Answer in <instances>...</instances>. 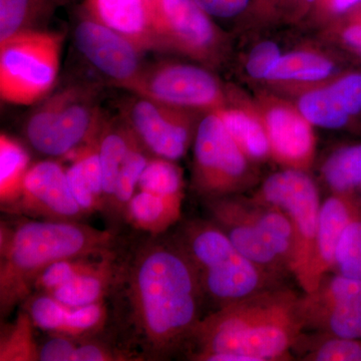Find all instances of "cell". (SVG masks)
<instances>
[{
  "label": "cell",
  "instance_id": "obj_38",
  "mask_svg": "<svg viewBox=\"0 0 361 361\" xmlns=\"http://www.w3.org/2000/svg\"><path fill=\"white\" fill-rule=\"evenodd\" d=\"M139 356L128 350L115 349L101 342H85L78 344L71 361H120L135 360Z\"/></svg>",
  "mask_w": 361,
  "mask_h": 361
},
{
  "label": "cell",
  "instance_id": "obj_42",
  "mask_svg": "<svg viewBox=\"0 0 361 361\" xmlns=\"http://www.w3.org/2000/svg\"><path fill=\"white\" fill-rule=\"evenodd\" d=\"M360 2L361 0H317L316 4L324 13L332 16H343Z\"/></svg>",
  "mask_w": 361,
  "mask_h": 361
},
{
  "label": "cell",
  "instance_id": "obj_32",
  "mask_svg": "<svg viewBox=\"0 0 361 361\" xmlns=\"http://www.w3.org/2000/svg\"><path fill=\"white\" fill-rule=\"evenodd\" d=\"M334 267L339 274L361 279V216L358 212L342 233Z\"/></svg>",
  "mask_w": 361,
  "mask_h": 361
},
{
  "label": "cell",
  "instance_id": "obj_7",
  "mask_svg": "<svg viewBox=\"0 0 361 361\" xmlns=\"http://www.w3.org/2000/svg\"><path fill=\"white\" fill-rule=\"evenodd\" d=\"M254 200L281 209L290 220L294 231L290 272L307 293L322 208L314 182L303 171L287 169L268 177Z\"/></svg>",
  "mask_w": 361,
  "mask_h": 361
},
{
  "label": "cell",
  "instance_id": "obj_22",
  "mask_svg": "<svg viewBox=\"0 0 361 361\" xmlns=\"http://www.w3.org/2000/svg\"><path fill=\"white\" fill-rule=\"evenodd\" d=\"M58 6L56 0H0V42L25 30L47 28Z\"/></svg>",
  "mask_w": 361,
  "mask_h": 361
},
{
  "label": "cell",
  "instance_id": "obj_28",
  "mask_svg": "<svg viewBox=\"0 0 361 361\" xmlns=\"http://www.w3.org/2000/svg\"><path fill=\"white\" fill-rule=\"evenodd\" d=\"M32 318L20 312L13 324L2 331L0 339V360L39 361V346L33 334Z\"/></svg>",
  "mask_w": 361,
  "mask_h": 361
},
{
  "label": "cell",
  "instance_id": "obj_21",
  "mask_svg": "<svg viewBox=\"0 0 361 361\" xmlns=\"http://www.w3.org/2000/svg\"><path fill=\"white\" fill-rule=\"evenodd\" d=\"M183 198L139 190L130 199L125 214L137 229L152 235L161 234L180 219Z\"/></svg>",
  "mask_w": 361,
  "mask_h": 361
},
{
  "label": "cell",
  "instance_id": "obj_14",
  "mask_svg": "<svg viewBox=\"0 0 361 361\" xmlns=\"http://www.w3.org/2000/svg\"><path fill=\"white\" fill-rule=\"evenodd\" d=\"M207 205L213 222L224 231L242 255L275 276L282 271H289L268 244L256 219L253 201L246 202L228 196L210 199Z\"/></svg>",
  "mask_w": 361,
  "mask_h": 361
},
{
  "label": "cell",
  "instance_id": "obj_8",
  "mask_svg": "<svg viewBox=\"0 0 361 361\" xmlns=\"http://www.w3.org/2000/svg\"><path fill=\"white\" fill-rule=\"evenodd\" d=\"M248 157L213 111L199 123L194 137V185L210 199L231 196L246 186Z\"/></svg>",
  "mask_w": 361,
  "mask_h": 361
},
{
  "label": "cell",
  "instance_id": "obj_16",
  "mask_svg": "<svg viewBox=\"0 0 361 361\" xmlns=\"http://www.w3.org/2000/svg\"><path fill=\"white\" fill-rule=\"evenodd\" d=\"M298 108L311 125L332 130L346 127L361 116V71L307 92L299 99Z\"/></svg>",
  "mask_w": 361,
  "mask_h": 361
},
{
  "label": "cell",
  "instance_id": "obj_4",
  "mask_svg": "<svg viewBox=\"0 0 361 361\" xmlns=\"http://www.w3.org/2000/svg\"><path fill=\"white\" fill-rule=\"evenodd\" d=\"M175 242L193 264L204 296L219 307L267 290L276 277L242 255L214 222L188 223Z\"/></svg>",
  "mask_w": 361,
  "mask_h": 361
},
{
  "label": "cell",
  "instance_id": "obj_41",
  "mask_svg": "<svg viewBox=\"0 0 361 361\" xmlns=\"http://www.w3.org/2000/svg\"><path fill=\"white\" fill-rule=\"evenodd\" d=\"M211 18H232L250 6L251 0H195Z\"/></svg>",
  "mask_w": 361,
  "mask_h": 361
},
{
  "label": "cell",
  "instance_id": "obj_20",
  "mask_svg": "<svg viewBox=\"0 0 361 361\" xmlns=\"http://www.w3.org/2000/svg\"><path fill=\"white\" fill-rule=\"evenodd\" d=\"M114 259H102L92 269L85 271L49 294L70 308L103 301L104 296L109 293L111 285H115L118 279Z\"/></svg>",
  "mask_w": 361,
  "mask_h": 361
},
{
  "label": "cell",
  "instance_id": "obj_5",
  "mask_svg": "<svg viewBox=\"0 0 361 361\" xmlns=\"http://www.w3.org/2000/svg\"><path fill=\"white\" fill-rule=\"evenodd\" d=\"M106 120L90 85H71L40 101L25 125V135L37 153L68 157L96 137Z\"/></svg>",
  "mask_w": 361,
  "mask_h": 361
},
{
  "label": "cell",
  "instance_id": "obj_11",
  "mask_svg": "<svg viewBox=\"0 0 361 361\" xmlns=\"http://www.w3.org/2000/svg\"><path fill=\"white\" fill-rule=\"evenodd\" d=\"M73 37L82 58L114 87L127 90L146 65L139 47L80 11Z\"/></svg>",
  "mask_w": 361,
  "mask_h": 361
},
{
  "label": "cell",
  "instance_id": "obj_12",
  "mask_svg": "<svg viewBox=\"0 0 361 361\" xmlns=\"http://www.w3.org/2000/svg\"><path fill=\"white\" fill-rule=\"evenodd\" d=\"M155 26L160 51H178L205 63L217 61L221 35L195 0H155Z\"/></svg>",
  "mask_w": 361,
  "mask_h": 361
},
{
  "label": "cell",
  "instance_id": "obj_10",
  "mask_svg": "<svg viewBox=\"0 0 361 361\" xmlns=\"http://www.w3.org/2000/svg\"><path fill=\"white\" fill-rule=\"evenodd\" d=\"M186 111L133 94L121 106V116L152 156L177 161L194 141Z\"/></svg>",
  "mask_w": 361,
  "mask_h": 361
},
{
  "label": "cell",
  "instance_id": "obj_9",
  "mask_svg": "<svg viewBox=\"0 0 361 361\" xmlns=\"http://www.w3.org/2000/svg\"><path fill=\"white\" fill-rule=\"evenodd\" d=\"M127 90L183 110H219L223 101L220 82L210 71L185 63L145 65Z\"/></svg>",
  "mask_w": 361,
  "mask_h": 361
},
{
  "label": "cell",
  "instance_id": "obj_24",
  "mask_svg": "<svg viewBox=\"0 0 361 361\" xmlns=\"http://www.w3.org/2000/svg\"><path fill=\"white\" fill-rule=\"evenodd\" d=\"M216 113L249 159L263 160L271 153L269 137L265 127L241 110L219 109Z\"/></svg>",
  "mask_w": 361,
  "mask_h": 361
},
{
  "label": "cell",
  "instance_id": "obj_43",
  "mask_svg": "<svg viewBox=\"0 0 361 361\" xmlns=\"http://www.w3.org/2000/svg\"><path fill=\"white\" fill-rule=\"evenodd\" d=\"M276 0H251V4H255V6L260 7L262 8H267V7H270L274 4V2Z\"/></svg>",
  "mask_w": 361,
  "mask_h": 361
},
{
  "label": "cell",
  "instance_id": "obj_23",
  "mask_svg": "<svg viewBox=\"0 0 361 361\" xmlns=\"http://www.w3.org/2000/svg\"><path fill=\"white\" fill-rule=\"evenodd\" d=\"M30 166L27 149L18 140L2 133L0 135V200L6 209L20 197Z\"/></svg>",
  "mask_w": 361,
  "mask_h": 361
},
{
  "label": "cell",
  "instance_id": "obj_35",
  "mask_svg": "<svg viewBox=\"0 0 361 361\" xmlns=\"http://www.w3.org/2000/svg\"><path fill=\"white\" fill-rule=\"evenodd\" d=\"M305 360L315 361H361L360 339L334 336L316 346Z\"/></svg>",
  "mask_w": 361,
  "mask_h": 361
},
{
  "label": "cell",
  "instance_id": "obj_13",
  "mask_svg": "<svg viewBox=\"0 0 361 361\" xmlns=\"http://www.w3.org/2000/svg\"><path fill=\"white\" fill-rule=\"evenodd\" d=\"M7 209L45 220L77 221L85 215L71 194L66 169L51 160L30 166L20 197Z\"/></svg>",
  "mask_w": 361,
  "mask_h": 361
},
{
  "label": "cell",
  "instance_id": "obj_40",
  "mask_svg": "<svg viewBox=\"0 0 361 361\" xmlns=\"http://www.w3.org/2000/svg\"><path fill=\"white\" fill-rule=\"evenodd\" d=\"M343 16H346V20L341 32L342 44L361 59V2Z\"/></svg>",
  "mask_w": 361,
  "mask_h": 361
},
{
  "label": "cell",
  "instance_id": "obj_29",
  "mask_svg": "<svg viewBox=\"0 0 361 361\" xmlns=\"http://www.w3.org/2000/svg\"><path fill=\"white\" fill-rule=\"evenodd\" d=\"M137 189L161 196L184 197V180L174 161L152 157L140 179Z\"/></svg>",
  "mask_w": 361,
  "mask_h": 361
},
{
  "label": "cell",
  "instance_id": "obj_45",
  "mask_svg": "<svg viewBox=\"0 0 361 361\" xmlns=\"http://www.w3.org/2000/svg\"><path fill=\"white\" fill-rule=\"evenodd\" d=\"M59 2V6H63V4H68V2L71 1V0H56Z\"/></svg>",
  "mask_w": 361,
  "mask_h": 361
},
{
  "label": "cell",
  "instance_id": "obj_19",
  "mask_svg": "<svg viewBox=\"0 0 361 361\" xmlns=\"http://www.w3.org/2000/svg\"><path fill=\"white\" fill-rule=\"evenodd\" d=\"M137 137L122 116L104 120L97 135L99 161L103 173L104 205L110 208L111 200L126 159L137 144Z\"/></svg>",
  "mask_w": 361,
  "mask_h": 361
},
{
  "label": "cell",
  "instance_id": "obj_2",
  "mask_svg": "<svg viewBox=\"0 0 361 361\" xmlns=\"http://www.w3.org/2000/svg\"><path fill=\"white\" fill-rule=\"evenodd\" d=\"M304 326L301 299L269 288L201 318L188 341L195 360H278L295 345Z\"/></svg>",
  "mask_w": 361,
  "mask_h": 361
},
{
  "label": "cell",
  "instance_id": "obj_31",
  "mask_svg": "<svg viewBox=\"0 0 361 361\" xmlns=\"http://www.w3.org/2000/svg\"><path fill=\"white\" fill-rule=\"evenodd\" d=\"M102 259L104 258H73L52 263L39 273L33 283V290L49 293L92 269Z\"/></svg>",
  "mask_w": 361,
  "mask_h": 361
},
{
  "label": "cell",
  "instance_id": "obj_37",
  "mask_svg": "<svg viewBox=\"0 0 361 361\" xmlns=\"http://www.w3.org/2000/svg\"><path fill=\"white\" fill-rule=\"evenodd\" d=\"M281 58L279 47L273 42H261L252 49L246 63L247 73L256 80L267 78Z\"/></svg>",
  "mask_w": 361,
  "mask_h": 361
},
{
  "label": "cell",
  "instance_id": "obj_27",
  "mask_svg": "<svg viewBox=\"0 0 361 361\" xmlns=\"http://www.w3.org/2000/svg\"><path fill=\"white\" fill-rule=\"evenodd\" d=\"M303 318L305 325L322 327L334 336L361 341V302L334 304Z\"/></svg>",
  "mask_w": 361,
  "mask_h": 361
},
{
  "label": "cell",
  "instance_id": "obj_26",
  "mask_svg": "<svg viewBox=\"0 0 361 361\" xmlns=\"http://www.w3.org/2000/svg\"><path fill=\"white\" fill-rule=\"evenodd\" d=\"M322 175L336 194L348 195L361 186V144L334 152L322 167Z\"/></svg>",
  "mask_w": 361,
  "mask_h": 361
},
{
  "label": "cell",
  "instance_id": "obj_15",
  "mask_svg": "<svg viewBox=\"0 0 361 361\" xmlns=\"http://www.w3.org/2000/svg\"><path fill=\"white\" fill-rule=\"evenodd\" d=\"M80 11L129 39L144 54L160 51L155 0H84Z\"/></svg>",
  "mask_w": 361,
  "mask_h": 361
},
{
  "label": "cell",
  "instance_id": "obj_6",
  "mask_svg": "<svg viewBox=\"0 0 361 361\" xmlns=\"http://www.w3.org/2000/svg\"><path fill=\"white\" fill-rule=\"evenodd\" d=\"M65 35L30 30L0 42V97L6 103L30 106L51 94L61 70Z\"/></svg>",
  "mask_w": 361,
  "mask_h": 361
},
{
  "label": "cell",
  "instance_id": "obj_36",
  "mask_svg": "<svg viewBox=\"0 0 361 361\" xmlns=\"http://www.w3.org/2000/svg\"><path fill=\"white\" fill-rule=\"evenodd\" d=\"M66 177H68L71 194L82 212L92 213L103 206L92 191L80 161L73 159V163L66 169Z\"/></svg>",
  "mask_w": 361,
  "mask_h": 361
},
{
  "label": "cell",
  "instance_id": "obj_33",
  "mask_svg": "<svg viewBox=\"0 0 361 361\" xmlns=\"http://www.w3.org/2000/svg\"><path fill=\"white\" fill-rule=\"evenodd\" d=\"M106 316L108 312L104 300L80 307L70 308L65 325L59 334L75 339L87 338L103 329Z\"/></svg>",
  "mask_w": 361,
  "mask_h": 361
},
{
  "label": "cell",
  "instance_id": "obj_3",
  "mask_svg": "<svg viewBox=\"0 0 361 361\" xmlns=\"http://www.w3.org/2000/svg\"><path fill=\"white\" fill-rule=\"evenodd\" d=\"M118 237L75 221H27L1 227L0 310L8 314L33 291L40 272L73 258H115Z\"/></svg>",
  "mask_w": 361,
  "mask_h": 361
},
{
  "label": "cell",
  "instance_id": "obj_34",
  "mask_svg": "<svg viewBox=\"0 0 361 361\" xmlns=\"http://www.w3.org/2000/svg\"><path fill=\"white\" fill-rule=\"evenodd\" d=\"M70 307L63 305L54 296L45 292H39L27 304L28 315L32 318L35 327L59 334L65 325L66 315Z\"/></svg>",
  "mask_w": 361,
  "mask_h": 361
},
{
  "label": "cell",
  "instance_id": "obj_46",
  "mask_svg": "<svg viewBox=\"0 0 361 361\" xmlns=\"http://www.w3.org/2000/svg\"><path fill=\"white\" fill-rule=\"evenodd\" d=\"M361 187V186H360Z\"/></svg>",
  "mask_w": 361,
  "mask_h": 361
},
{
  "label": "cell",
  "instance_id": "obj_17",
  "mask_svg": "<svg viewBox=\"0 0 361 361\" xmlns=\"http://www.w3.org/2000/svg\"><path fill=\"white\" fill-rule=\"evenodd\" d=\"M265 129L271 153L288 169L301 170L314 154V135L310 123L286 106H275L266 115Z\"/></svg>",
  "mask_w": 361,
  "mask_h": 361
},
{
  "label": "cell",
  "instance_id": "obj_25",
  "mask_svg": "<svg viewBox=\"0 0 361 361\" xmlns=\"http://www.w3.org/2000/svg\"><path fill=\"white\" fill-rule=\"evenodd\" d=\"M334 65L329 59L312 52L295 51L281 56L268 75L271 80L318 82L334 73Z\"/></svg>",
  "mask_w": 361,
  "mask_h": 361
},
{
  "label": "cell",
  "instance_id": "obj_44",
  "mask_svg": "<svg viewBox=\"0 0 361 361\" xmlns=\"http://www.w3.org/2000/svg\"><path fill=\"white\" fill-rule=\"evenodd\" d=\"M298 4H300L301 6H310V4H315L317 0H297Z\"/></svg>",
  "mask_w": 361,
  "mask_h": 361
},
{
  "label": "cell",
  "instance_id": "obj_39",
  "mask_svg": "<svg viewBox=\"0 0 361 361\" xmlns=\"http://www.w3.org/2000/svg\"><path fill=\"white\" fill-rule=\"evenodd\" d=\"M77 341L73 337L52 334L49 341L39 346V361H71L78 345Z\"/></svg>",
  "mask_w": 361,
  "mask_h": 361
},
{
  "label": "cell",
  "instance_id": "obj_30",
  "mask_svg": "<svg viewBox=\"0 0 361 361\" xmlns=\"http://www.w3.org/2000/svg\"><path fill=\"white\" fill-rule=\"evenodd\" d=\"M151 153L137 141L134 148L126 159L118 180L111 200L110 208L116 213H125L128 204L135 194V189L139 186L140 179L147 164L152 158Z\"/></svg>",
  "mask_w": 361,
  "mask_h": 361
},
{
  "label": "cell",
  "instance_id": "obj_18",
  "mask_svg": "<svg viewBox=\"0 0 361 361\" xmlns=\"http://www.w3.org/2000/svg\"><path fill=\"white\" fill-rule=\"evenodd\" d=\"M356 213L357 210L355 206L346 198V195H334L322 204L314 260L307 293L316 290L323 278L336 266V254L339 240Z\"/></svg>",
  "mask_w": 361,
  "mask_h": 361
},
{
  "label": "cell",
  "instance_id": "obj_1",
  "mask_svg": "<svg viewBox=\"0 0 361 361\" xmlns=\"http://www.w3.org/2000/svg\"><path fill=\"white\" fill-rule=\"evenodd\" d=\"M128 319L147 357H165L189 341L200 322L204 298L191 261L176 242H149L125 273Z\"/></svg>",
  "mask_w": 361,
  "mask_h": 361
}]
</instances>
